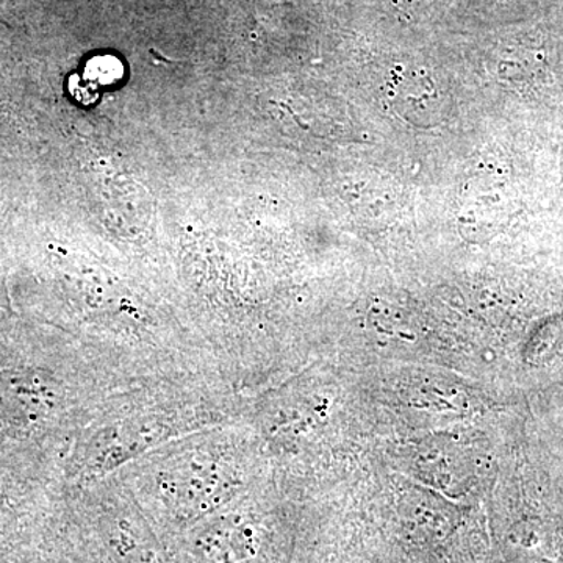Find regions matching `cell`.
Here are the masks:
<instances>
[{"mask_svg":"<svg viewBox=\"0 0 563 563\" xmlns=\"http://www.w3.org/2000/svg\"><path fill=\"white\" fill-rule=\"evenodd\" d=\"M192 525L190 558L192 563H252L261 547L254 521L236 510H225Z\"/></svg>","mask_w":563,"mask_h":563,"instance_id":"obj_3","label":"cell"},{"mask_svg":"<svg viewBox=\"0 0 563 563\" xmlns=\"http://www.w3.org/2000/svg\"><path fill=\"white\" fill-rule=\"evenodd\" d=\"M222 426L162 444L110 476L143 512H155L174 528L196 525L244 487L242 461Z\"/></svg>","mask_w":563,"mask_h":563,"instance_id":"obj_2","label":"cell"},{"mask_svg":"<svg viewBox=\"0 0 563 563\" xmlns=\"http://www.w3.org/2000/svg\"><path fill=\"white\" fill-rule=\"evenodd\" d=\"M225 388L203 374L157 377L111 393L77 439L76 479L98 483L155 448L225 422Z\"/></svg>","mask_w":563,"mask_h":563,"instance_id":"obj_1","label":"cell"}]
</instances>
